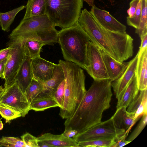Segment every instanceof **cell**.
<instances>
[{
    "instance_id": "cell-4",
    "label": "cell",
    "mask_w": 147,
    "mask_h": 147,
    "mask_svg": "<svg viewBox=\"0 0 147 147\" xmlns=\"http://www.w3.org/2000/svg\"><path fill=\"white\" fill-rule=\"evenodd\" d=\"M46 14L23 19L8 37L10 40L22 42L39 41L46 45L58 42V32Z\"/></svg>"
},
{
    "instance_id": "cell-20",
    "label": "cell",
    "mask_w": 147,
    "mask_h": 147,
    "mask_svg": "<svg viewBox=\"0 0 147 147\" xmlns=\"http://www.w3.org/2000/svg\"><path fill=\"white\" fill-rule=\"evenodd\" d=\"M65 79V75L62 67L59 63L55 64L52 77L45 82L39 81L43 84L44 87V90L42 92L54 97V94L59 86Z\"/></svg>"
},
{
    "instance_id": "cell-41",
    "label": "cell",
    "mask_w": 147,
    "mask_h": 147,
    "mask_svg": "<svg viewBox=\"0 0 147 147\" xmlns=\"http://www.w3.org/2000/svg\"><path fill=\"white\" fill-rule=\"evenodd\" d=\"M37 144L38 147H54L53 146L42 141L38 140Z\"/></svg>"
},
{
    "instance_id": "cell-15",
    "label": "cell",
    "mask_w": 147,
    "mask_h": 147,
    "mask_svg": "<svg viewBox=\"0 0 147 147\" xmlns=\"http://www.w3.org/2000/svg\"><path fill=\"white\" fill-rule=\"evenodd\" d=\"M98 48L109 79L112 82L117 79L121 75L127 66L128 62H125L118 61L102 49L99 48Z\"/></svg>"
},
{
    "instance_id": "cell-46",
    "label": "cell",
    "mask_w": 147,
    "mask_h": 147,
    "mask_svg": "<svg viewBox=\"0 0 147 147\" xmlns=\"http://www.w3.org/2000/svg\"><path fill=\"white\" fill-rule=\"evenodd\" d=\"M0 147H1V146H0Z\"/></svg>"
},
{
    "instance_id": "cell-14",
    "label": "cell",
    "mask_w": 147,
    "mask_h": 147,
    "mask_svg": "<svg viewBox=\"0 0 147 147\" xmlns=\"http://www.w3.org/2000/svg\"><path fill=\"white\" fill-rule=\"evenodd\" d=\"M31 61L30 56L25 54L15 78V82L25 94L33 78Z\"/></svg>"
},
{
    "instance_id": "cell-22",
    "label": "cell",
    "mask_w": 147,
    "mask_h": 147,
    "mask_svg": "<svg viewBox=\"0 0 147 147\" xmlns=\"http://www.w3.org/2000/svg\"><path fill=\"white\" fill-rule=\"evenodd\" d=\"M57 107H59V105L54 97L41 92L30 103V110L35 111H42Z\"/></svg>"
},
{
    "instance_id": "cell-23",
    "label": "cell",
    "mask_w": 147,
    "mask_h": 147,
    "mask_svg": "<svg viewBox=\"0 0 147 147\" xmlns=\"http://www.w3.org/2000/svg\"><path fill=\"white\" fill-rule=\"evenodd\" d=\"M26 6L23 19L45 14V0H29Z\"/></svg>"
},
{
    "instance_id": "cell-36",
    "label": "cell",
    "mask_w": 147,
    "mask_h": 147,
    "mask_svg": "<svg viewBox=\"0 0 147 147\" xmlns=\"http://www.w3.org/2000/svg\"><path fill=\"white\" fill-rule=\"evenodd\" d=\"M140 0H132L129 3L130 7L127 11L128 17H133L134 15Z\"/></svg>"
},
{
    "instance_id": "cell-39",
    "label": "cell",
    "mask_w": 147,
    "mask_h": 147,
    "mask_svg": "<svg viewBox=\"0 0 147 147\" xmlns=\"http://www.w3.org/2000/svg\"><path fill=\"white\" fill-rule=\"evenodd\" d=\"M78 134V132L77 130L72 129H65L63 133L64 136L69 138H73Z\"/></svg>"
},
{
    "instance_id": "cell-31",
    "label": "cell",
    "mask_w": 147,
    "mask_h": 147,
    "mask_svg": "<svg viewBox=\"0 0 147 147\" xmlns=\"http://www.w3.org/2000/svg\"><path fill=\"white\" fill-rule=\"evenodd\" d=\"M138 124L127 139L128 141L131 142L140 134L146 125L147 113H144Z\"/></svg>"
},
{
    "instance_id": "cell-42",
    "label": "cell",
    "mask_w": 147,
    "mask_h": 147,
    "mask_svg": "<svg viewBox=\"0 0 147 147\" xmlns=\"http://www.w3.org/2000/svg\"><path fill=\"white\" fill-rule=\"evenodd\" d=\"M86 2L88 4L92 7H93L94 5V0H83Z\"/></svg>"
},
{
    "instance_id": "cell-3",
    "label": "cell",
    "mask_w": 147,
    "mask_h": 147,
    "mask_svg": "<svg viewBox=\"0 0 147 147\" xmlns=\"http://www.w3.org/2000/svg\"><path fill=\"white\" fill-rule=\"evenodd\" d=\"M59 63L65 77L63 103L59 115L62 119H67L74 114L86 92L85 76L81 67L74 63L59 60Z\"/></svg>"
},
{
    "instance_id": "cell-26",
    "label": "cell",
    "mask_w": 147,
    "mask_h": 147,
    "mask_svg": "<svg viewBox=\"0 0 147 147\" xmlns=\"http://www.w3.org/2000/svg\"><path fill=\"white\" fill-rule=\"evenodd\" d=\"M44 90L43 84L40 82L33 78L26 94L30 104Z\"/></svg>"
},
{
    "instance_id": "cell-37",
    "label": "cell",
    "mask_w": 147,
    "mask_h": 147,
    "mask_svg": "<svg viewBox=\"0 0 147 147\" xmlns=\"http://www.w3.org/2000/svg\"><path fill=\"white\" fill-rule=\"evenodd\" d=\"M141 44L137 53L138 55L141 54L146 49H147V34L140 37Z\"/></svg>"
},
{
    "instance_id": "cell-21",
    "label": "cell",
    "mask_w": 147,
    "mask_h": 147,
    "mask_svg": "<svg viewBox=\"0 0 147 147\" xmlns=\"http://www.w3.org/2000/svg\"><path fill=\"white\" fill-rule=\"evenodd\" d=\"M135 74L139 90L147 89V49L138 55Z\"/></svg>"
},
{
    "instance_id": "cell-25",
    "label": "cell",
    "mask_w": 147,
    "mask_h": 147,
    "mask_svg": "<svg viewBox=\"0 0 147 147\" xmlns=\"http://www.w3.org/2000/svg\"><path fill=\"white\" fill-rule=\"evenodd\" d=\"M22 42L25 54L29 55L32 59L40 56L41 49L45 45L41 42L35 40H28Z\"/></svg>"
},
{
    "instance_id": "cell-19",
    "label": "cell",
    "mask_w": 147,
    "mask_h": 147,
    "mask_svg": "<svg viewBox=\"0 0 147 147\" xmlns=\"http://www.w3.org/2000/svg\"><path fill=\"white\" fill-rule=\"evenodd\" d=\"M139 90L137 77L135 74L121 95L117 99V109L122 107L127 108L137 95Z\"/></svg>"
},
{
    "instance_id": "cell-18",
    "label": "cell",
    "mask_w": 147,
    "mask_h": 147,
    "mask_svg": "<svg viewBox=\"0 0 147 147\" xmlns=\"http://www.w3.org/2000/svg\"><path fill=\"white\" fill-rule=\"evenodd\" d=\"M38 140L42 141L53 146L58 147H78V143L72 138H68L63 134L55 135L45 133L37 138Z\"/></svg>"
},
{
    "instance_id": "cell-34",
    "label": "cell",
    "mask_w": 147,
    "mask_h": 147,
    "mask_svg": "<svg viewBox=\"0 0 147 147\" xmlns=\"http://www.w3.org/2000/svg\"><path fill=\"white\" fill-rule=\"evenodd\" d=\"M25 147H38L37 138L28 133H26L21 136Z\"/></svg>"
},
{
    "instance_id": "cell-6",
    "label": "cell",
    "mask_w": 147,
    "mask_h": 147,
    "mask_svg": "<svg viewBox=\"0 0 147 147\" xmlns=\"http://www.w3.org/2000/svg\"><path fill=\"white\" fill-rule=\"evenodd\" d=\"M45 14L54 26L61 29L76 23L83 7V0H45Z\"/></svg>"
},
{
    "instance_id": "cell-44",
    "label": "cell",
    "mask_w": 147,
    "mask_h": 147,
    "mask_svg": "<svg viewBox=\"0 0 147 147\" xmlns=\"http://www.w3.org/2000/svg\"><path fill=\"white\" fill-rule=\"evenodd\" d=\"M3 125L2 121L0 119V130L3 129Z\"/></svg>"
},
{
    "instance_id": "cell-40",
    "label": "cell",
    "mask_w": 147,
    "mask_h": 147,
    "mask_svg": "<svg viewBox=\"0 0 147 147\" xmlns=\"http://www.w3.org/2000/svg\"><path fill=\"white\" fill-rule=\"evenodd\" d=\"M8 58V57L0 62V78L2 79H4V73L5 67Z\"/></svg>"
},
{
    "instance_id": "cell-7",
    "label": "cell",
    "mask_w": 147,
    "mask_h": 147,
    "mask_svg": "<svg viewBox=\"0 0 147 147\" xmlns=\"http://www.w3.org/2000/svg\"><path fill=\"white\" fill-rule=\"evenodd\" d=\"M125 131L117 127L112 118L101 122L73 138L77 142L98 139H115L124 134Z\"/></svg>"
},
{
    "instance_id": "cell-10",
    "label": "cell",
    "mask_w": 147,
    "mask_h": 147,
    "mask_svg": "<svg viewBox=\"0 0 147 147\" xmlns=\"http://www.w3.org/2000/svg\"><path fill=\"white\" fill-rule=\"evenodd\" d=\"M86 55L89 65L86 71L94 80L109 79L98 48L90 41L87 45Z\"/></svg>"
},
{
    "instance_id": "cell-32",
    "label": "cell",
    "mask_w": 147,
    "mask_h": 147,
    "mask_svg": "<svg viewBox=\"0 0 147 147\" xmlns=\"http://www.w3.org/2000/svg\"><path fill=\"white\" fill-rule=\"evenodd\" d=\"M141 12V1L140 0L134 16L132 18L127 17V23L129 26H132L136 29L139 25Z\"/></svg>"
},
{
    "instance_id": "cell-38",
    "label": "cell",
    "mask_w": 147,
    "mask_h": 147,
    "mask_svg": "<svg viewBox=\"0 0 147 147\" xmlns=\"http://www.w3.org/2000/svg\"><path fill=\"white\" fill-rule=\"evenodd\" d=\"M9 46L0 50V62L4 60L9 57L11 50Z\"/></svg>"
},
{
    "instance_id": "cell-11",
    "label": "cell",
    "mask_w": 147,
    "mask_h": 147,
    "mask_svg": "<svg viewBox=\"0 0 147 147\" xmlns=\"http://www.w3.org/2000/svg\"><path fill=\"white\" fill-rule=\"evenodd\" d=\"M89 12L97 22L104 28L114 32H126V27L116 20L109 12L98 8L94 5Z\"/></svg>"
},
{
    "instance_id": "cell-5",
    "label": "cell",
    "mask_w": 147,
    "mask_h": 147,
    "mask_svg": "<svg viewBox=\"0 0 147 147\" xmlns=\"http://www.w3.org/2000/svg\"><path fill=\"white\" fill-rule=\"evenodd\" d=\"M90 41L88 36L78 22L70 27L58 31V42L64 59L86 70L89 65L86 53Z\"/></svg>"
},
{
    "instance_id": "cell-30",
    "label": "cell",
    "mask_w": 147,
    "mask_h": 147,
    "mask_svg": "<svg viewBox=\"0 0 147 147\" xmlns=\"http://www.w3.org/2000/svg\"><path fill=\"white\" fill-rule=\"evenodd\" d=\"M1 147H25L23 140L18 137L3 136L0 138Z\"/></svg>"
},
{
    "instance_id": "cell-45",
    "label": "cell",
    "mask_w": 147,
    "mask_h": 147,
    "mask_svg": "<svg viewBox=\"0 0 147 147\" xmlns=\"http://www.w3.org/2000/svg\"><path fill=\"white\" fill-rule=\"evenodd\" d=\"M1 26L0 24V26Z\"/></svg>"
},
{
    "instance_id": "cell-13",
    "label": "cell",
    "mask_w": 147,
    "mask_h": 147,
    "mask_svg": "<svg viewBox=\"0 0 147 147\" xmlns=\"http://www.w3.org/2000/svg\"><path fill=\"white\" fill-rule=\"evenodd\" d=\"M31 64L33 78L36 80L45 82L53 76L54 63L40 56L32 59Z\"/></svg>"
},
{
    "instance_id": "cell-24",
    "label": "cell",
    "mask_w": 147,
    "mask_h": 147,
    "mask_svg": "<svg viewBox=\"0 0 147 147\" xmlns=\"http://www.w3.org/2000/svg\"><path fill=\"white\" fill-rule=\"evenodd\" d=\"M26 5H21L6 12H0V24L2 30L6 32L9 31L10 26L16 15L21 11L26 8Z\"/></svg>"
},
{
    "instance_id": "cell-35",
    "label": "cell",
    "mask_w": 147,
    "mask_h": 147,
    "mask_svg": "<svg viewBox=\"0 0 147 147\" xmlns=\"http://www.w3.org/2000/svg\"><path fill=\"white\" fill-rule=\"evenodd\" d=\"M127 134L125 133L115 140V143L111 147H121L129 144L130 142L126 140L125 139L127 136Z\"/></svg>"
},
{
    "instance_id": "cell-12",
    "label": "cell",
    "mask_w": 147,
    "mask_h": 147,
    "mask_svg": "<svg viewBox=\"0 0 147 147\" xmlns=\"http://www.w3.org/2000/svg\"><path fill=\"white\" fill-rule=\"evenodd\" d=\"M138 59V54L130 61L121 74L116 80L112 82L111 87L117 99L122 94L126 87L135 74Z\"/></svg>"
},
{
    "instance_id": "cell-1",
    "label": "cell",
    "mask_w": 147,
    "mask_h": 147,
    "mask_svg": "<svg viewBox=\"0 0 147 147\" xmlns=\"http://www.w3.org/2000/svg\"><path fill=\"white\" fill-rule=\"evenodd\" d=\"M111 82L109 79L94 80L74 114L66 119L65 129L79 134L101 122L104 111L110 107Z\"/></svg>"
},
{
    "instance_id": "cell-9",
    "label": "cell",
    "mask_w": 147,
    "mask_h": 147,
    "mask_svg": "<svg viewBox=\"0 0 147 147\" xmlns=\"http://www.w3.org/2000/svg\"><path fill=\"white\" fill-rule=\"evenodd\" d=\"M4 89L0 103L20 113L22 117H24L30 110V104L26 94L16 82Z\"/></svg>"
},
{
    "instance_id": "cell-8",
    "label": "cell",
    "mask_w": 147,
    "mask_h": 147,
    "mask_svg": "<svg viewBox=\"0 0 147 147\" xmlns=\"http://www.w3.org/2000/svg\"><path fill=\"white\" fill-rule=\"evenodd\" d=\"M7 45L11 48L4 71V89L15 83L16 76L25 55L22 42L9 40Z\"/></svg>"
},
{
    "instance_id": "cell-43",
    "label": "cell",
    "mask_w": 147,
    "mask_h": 147,
    "mask_svg": "<svg viewBox=\"0 0 147 147\" xmlns=\"http://www.w3.org/2000/svg\"><path fill=\"white\" fill-rule=\"evenodd\" d=\"M5 91V89L3 88L2 86H0V99L2 97Z\"/></svg>"
},
{
    "instance_id": "cell-33",
    "label": "cell",
    "mask_w": 147,
    "mask_h": 147,
    "mask_svg": "<svg viewBox=\"0 0 147 147\" xmlns=\"http://www.w3.org/2000/svg\"><path fill=\"white\" fill-rule=\"evenodd\" d=\"M65 88V79L59 86L54 94V98L59 105V107L61 108L63 106Z\"/></svg>"
},
{
    "instance_id": "cell-16",
    "label": "cell",
    "mask_w": 147,
    "mask_h": 147,
    "mask_svg": "<svg viewBox=\"0 0 147 147\" xmlns=\"http://www.w3.org/2000/svg\"><path fill=\"white\" fill-rule=\"evenodd\" d=\"M127 113L134 119L147 113V89L139 90L132 101L127 107Z\"/></svg>"
},
{
    "instance_id": "cell-2",
    "label": "cell",
    "mask_w": 147,
    "mask_h": 147,
    "mask_svg": "<svg viewBox=\"0 0 147 147\" xmlns=\"http://www.w3.org/2000/svg\"><path fill=\"white\" fill-rule=\"evenodd\" d=\"M77 22L90 41L115 60L123 62L132 56L133 39L126 32H114L104 28L86 8L81 11Z\"/></svg>"
},
{
    "instance_id": "cell-17",
    "label": "cell",
    "mask_w": 147,
    "mask_h": 147,
    "mask_svg": "<svg viewBox=\"0 0 147 147\" xmlns=\"http://www.w3.org/2000/svg\"><path fill=\"white\" fill-rule=\"evenodd\" d=\"M126 107H122L117 109L111 117L115 126L125 131L127 135L131 127L141 117L134 119V117L127 113Z\"/></svg>"
},
{
    "instance_id": "cell-29",
    "label": "cell",
    "mask_w": 147,
    "mask_h": 147,
    "mask_svg": "<svg viewBox=\"0 0 147 147\" xmlns=\"http://www.w3.org/2000/svg\"><path fill=\"white\" fill-rule=\"evenodd\" d=\"M0 114L6 120V122L22 117L20 113L1 103Z\"/></svg>"
},
{
    "instance_id": "cell-27",
    "label": "cell",
    "mask_w": 147,
    "mask_h": 147,
    "mask_svg": "<svg viewBox=\"0 0 147 147\" xmlns=\"http://www.w3.org/2000/svg\"><path fill=\"white\" fill-rule=\"evenodd\" d=\"M141 12L140 24L136 29L135 33L140 37L147 34V0H141Z\"/></svg>"
},
{
    "instance_id": "cell-28",
    "label": "cell",
    "mask_w": 147,
    "mask_h": 147,
    "mask_svg": "<svg viewBox=\"0 0 147 147\" xmlns=\"http://www.w3.org/2000/svg\"><path fill=\"white\" fill-rule=\"evenodd\" d=\"M79 147H111L115 143V139H98L77 142Z\"/></svg>"
}]
</instances>
